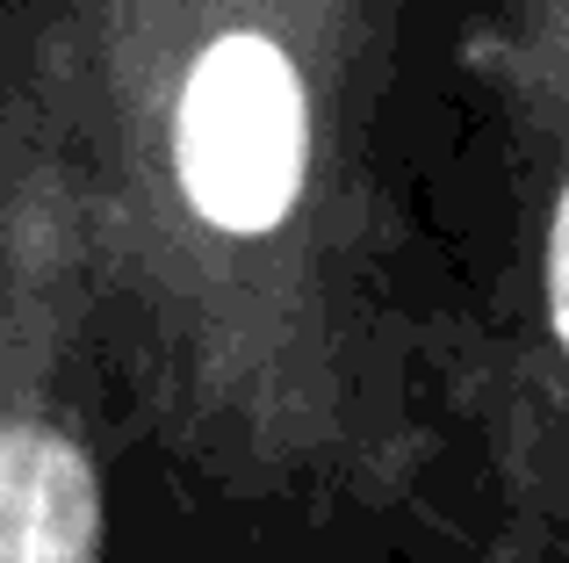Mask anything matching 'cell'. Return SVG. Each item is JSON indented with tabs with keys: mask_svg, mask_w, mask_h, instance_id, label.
Here are the masks:
<instances>
[{
	"mask_svg": "<svg viewBox=\"0 0 569 563\" xmlns=\"http://www.w3.org/2000/svg\"><path fill=\"white\" fill-rule=\"evenodd\" d=\"M548 310H556V339L569 347V188L556 203V231H548Z\"/></svg>",
	"mask_w": 569,
	"mask_h": 563,
	"instance_id": "cell-3",
	"label": "cell"
},
{
	"mask_svg": "<svg viewBox=\"0 0 569 563\" xmlns=\"http://www.w3.org/2000/svg\"><path fill=\"white\" fill-rule=\"evenodd\" d=\"M310 109L274 37H217L181 87V188L217 231H267L296 210Z\"/></svg>",
	"mask_w": 569,
	"mask_h": 563,
	"instance_id": "cell-1",
	"label": "cell"
},
{
	"mask_svg": "<svg viewBox=\"0 0 569 563\" xmlns=\"http://www.w3.org/2000/svg\"><path fill=\"white\" fill-rule=\"evenodd\" d=\"M101 492L87 455L51 426L0 441V563H94Z\"/></svg>",
	"mask_w": 569,
	"mask_h": 563,
	"instance_id": "cell-2",
	"label": "cell"
}]
</instances>
